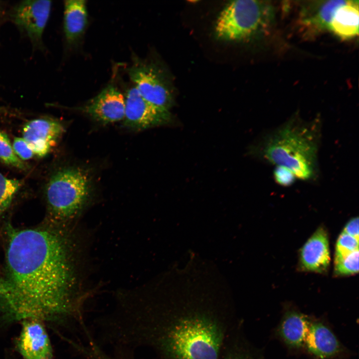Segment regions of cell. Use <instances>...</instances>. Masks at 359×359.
<instances>
[{
  "instance_id": "cell-7",
  "label": "cell",
  "mask_w": 359,
  "mask_h": 359,
  "mask_svg": "<svg viewBox=\"0 0 359 359\" xmlns=\"http://www.w3.org/2000/svg\"><path fill=\"white\" fill-rule=\"evenodd\" d=\"M124 126L142 130L170 123L172 120L170 111L160 109L145 100L134 86L125 96Z\"/></svg>"
},
{
  "instance_id": "cell-10",
  "label": "cell",
  "mask_w": 359,
  "mask_h": 359,
  "mask_svg": "<svg viewBox=\"0 0 359 359\" xmlns=\"http://www.w3.org/2000/svg\"><path fill=\"white\" fill-rule=\"evenodd\" d=\"M345 0H313L304 2L299 10L297 24L306 37H314L330 30L337 9Z\"/></svg>"
},
{
  "instance_id": "cell-19",
  "label": "cell",
  "mask_w": 359,
  "mask_h": 359,
  "mask_svg": "<svg viewBox=\"0 0 359 359\" xmlns=\"http://www.w3.org/2000/svg\"><path fill=\"white\" fill-rule=\"evenodd\" d=\"M218 359H263L241 337L237 329L226 340Z\"/></svg>"
},
{
  "instance_id": "cell-1",
  "label": "cell",
  "mask_w": 359,
  "mask_h": 359,
  "mask_svg": "<svg viewBox=\"0 0 359 359\" xmlns=\"http://www.w3.org/2000/svg\"><path fill=\"white\" fill-rule=\"evenodd\" d=\"M11 230L6 251L9 281L0 296L5 326L37 319L81 331L86 327L89 237L80 222Z\"/></svg>"
},
{
  "instance_id": "cell-24",
  "label": "cell",
  "mask_w": 359,
  "mask_h": 359,
  "mask_svg": "<svg viewBox=\"0 0 359 359\" xmlns=\"http://www.w3.org/2000/svg\"><path fill=\"white\" fill-rule=\"evenodd\" d=\"M273 175L275 182L283 186L291 185L294 183L296 178L291 171L280 166L275 167Z\"/></svg>"
},
{
  "instance_id": "cell-4",
  "label": "cell",
  "mask_w": 359,
  "mask_h": 359,
  "mask_svg": "<svg viewBox=\"0 0 359 359\" xmlns=\"http://www.w3.org/2000/svg\"><path fill=\"white\" fill-rule=\"evenodd\" d=\"M45 196L53 223L80 222L92 200L91 179L88 172L80 167L58 170L47 184Z\"/></svg>"
},
{
  "instance_id": "cell-9",
  "label": "cell",
  "mask_w": 359,
  "mask_h": 359,
  "mask_svg": "<svg viewBox=\"0 0 359 359\" xmlns=\"http://www.w3.org/2000/svg\"><path fill=\"white\" fill-rule=\"evenodd\" d=\"M43 323L37 319L20 322L16 348L22 359H54L52 345Z\"/></svg>"
},
{
  "instance_id": "cell-20",
  "label": "cell",
  "mask_w": 359,
  "mask_h": 359,
  "mask_svg": "<svg viewBox=\"0 0 359 359\" xmlns=\"http://www.w3.org/2000/svg\"><path fill=\"white\" fill-rule=\"evenodd\" d=\"M21 184L20 180L8 178L0 173V217L10 206Z\"/></svg>"
},
{
  "instance_id": "cell-13",
  "label": "cell",
  "mask_w": 359,
  "mask_h": 359,
  "mask_svg": "<svg viewBox=\"0 0 359 359\" xmlns=\"http://www.w3.org/2000/svg\"><path fill=\"white\" fill-rule=\"evenodd\" d=\"M330 261L329 238L326 231L319 228L308 239L301 249L300 262L306 271L323 273Z\"/></svg>"
},
{
  "instance_id": "cell-12",
  "label": "cell",
  "mask_w": 359,
  "mask_h": 359,
  "mask_svg": "<svg viewBox=\"0 0 359 359\" xmlns=\"http://www.w3.org/2000/svg\"><path fill=\"white\" fill-rule=\"evenodd\" d=\"M58 121L39 118L27 122L22 128V138L38 157L46 156L54 147L64 132Z\"/></svg>"
},
{
  "instance_id": "cell-2",
  "label": "cell",
  "mask_w": 359,
  "mask_h": 359,
  "mask_svg": "<svg viewBox=\"0 0 359 359\" xmlns=\"http://www.w3.org/2000/svg\"><path fill=\"white\" fill-rule=\"evenodd\" d=\"M157 296L144 287L117 291L115 305L98 318L102 343L148 347L162 359H218L236 329L228 307L204 299Z\"/></svg>"
},
{
  "instance_id": "cell-26",
  "label": "cell",
  "mask_w": 359,
  "mask_h": 359,
  "mask_svg": "<svg viewBox=\"0 0 359 359\" xmlns=\"http://www.w3.org/2000/svg\"><path fill=\"white\" fill-rule=\"evenodd\" d=\"M343 232L359 240V218H352L345 225Z\"/></svg>"
},
{
  "instance_id": "cell-25",
  "label": "cell",
  "mask_w": 359,
  "mask_h": 359,
  "mask_svg": "<svg viewBox=\"0 0 359 359\" xmlns=\"http://www.w3.org/2000/svg\"><path fill=\"white\" fill-rule=\"evenodd\" d=\"M12 146L15 155L22 161L30 159L34 155L32 150L22 137L15 138Z\"/></svg>"
},
{
  "instance_id": "cell-16",
  "label": "cell",
  "mask_w": 359,
  "mask_h": 359,
  "mask_svg": "<svg viewBox=\"0 0 359 359\" xmlns=\"http://www.w3.org/2000/svg\"><path fill=\"white\" fill-rule=\"evenodd\" d=\"M88 23L86 1L84 0L64 1L63 28L68 44L76 43L83 35Z\"/></svg>"
},
{
  "instance_id": "cell-23",
  "label": "cell",
  "mask_w": 359,
  "mask_h": 359,
  "mask_svg": "<svg viewBox=\"0 0 359 359\" xmlns=\"http://www.w3.org/2000/svg\"><path fill=\"white\" fill-rule=\"evenodd\" d=\"M357 250L359 240L343 231L336 242L335 257H343Z\"/></svg>"
},
{
  "instance_id": "cell-8",
  "label": "cell",
  "mask_w": 359,
  "mask_h": 359,
  "mask_svg": "<svg viewBox=\"0 0 359 359\" xmlns=\"http://www.w3.org/2000/svg\"><path fill=\"white\" fill-rule=\"evenodd\" d=\"M51 7L50 0L22 1L13 8L12 20L32 43H38L42 40Z\"/></svg>"
},
{
  "instance_id": "cell-18",
  "label": "cell",
  "mask_w": 359,
  "mask_h": 359,
  "mask_svg": "<svg viewBox=\"0 0 359 359\" xmlns=\"http://www.w3.org/2000/svg\"><path fill=\"white\" fill-rule=\"evenodd\" d=\"M111 350L106 351L94 340L81 346L78 354L85 359H140L133 354V350L128 348L114 346Z\"/></svg>"
},
{
  "instance_id": "cell-15",
  "label": "cell",
  "mask_w": 359,
  "mask_h": 359,
  "mask_svg": "<svg viewBox=\"0 0 359 359\" xmlns=\"http://www.w3.org/2000/svg\"><path fill=\"white\" fill-rule=\"evenodd\" d=\"M310 322L307 316L299 311H287L279 324L278 335L287 347L300 349L304 347Z\"/></svg>"
},
{
  "instance_id": "cell-27",
  "label": "cell",
  "mask_w": 359,
  "mask_h": 359,
  "mask_svg": "<svg viewBox=\"0 0 359 359\" xmlns=\"http://www.w3.org/2000/svg\"></svg>"
},
{
  "instance_id": "cell-17",
  "label": "cell",
  "mask_w": 359,
  "mask_h": 359,
  "mask_svg": "<svg viewBox=\"0 0 359 359\" xmlns=\"http://www.w3.org/2000/svg\"><path fill=\"white\" fill-rule=\"evenodd\" d=\"M359 1L346 0L336 11L330 30L343 39L359 34Z\"/></svg>"
},
{
  "instance_id": "cell-6",
  "label": "cell",
  "mask_w": 359,
  "mask_h": 359,
  "mask_svg": "<svg viewBox=\"0 0 359 359\" xmlns=\"http://www.w3.org/2000/svg\"><path fill=\"white\" fill-rule=\"evenodd\" d=\"M128 73L134 87L145 100L160 109L169 111L173 101L172 93L155 66L135 59Z\"/></svg>"
},
{
  "instance_id": "cell-14",
  "label": "cell",
  "mask_w": 359,
  "mask_h": 359,
  "mask_svg": "<svg viewBox=\"0 0 359 359\" xmlns=\"http://www.w3.org/2000/svg\"><path fill=\"white\" fill-rule=\"evenodd\" d=\"M304 347L319 359L334 358L343 350L341 344L331 329L318 321H311Z\"/></svg>"
},
{
  "instance_id": "cell-3",
  "label": "cell",
  "mask_w": 359,
  "mask_h": 359,
  "mask_svg": "<svg viewBox=\"0 0 359 359\" xmlns=\"http://www.w3.org/2000/svg\"><path fill=\"white\" fill-rule=\"evenodd\" d=\"M320 132L319 122L294 116L265 136L254 151L266 162L289 169L298 179L315 180Z\"/></svg>"
},
{
  "instance_id": "cell-11",
  "label": "cell",
  "mask_w": 359,
  "mask_h": 359,
  "mask_svg": "<svg viewBox=\"0 0 359 359\" xmlns=\"http://www.w3.org/2000/svg\"><path fill=\"white\" fill-rule=\"evenodd\" d=\"M125 109V96L112 84L108 85L85 105L76 108L103 124L123 120Z\"/></svg>"
},
{
  "instance_id": "cell-5",
  "label": "cell",
  "mask_w": 359,
  "mask_h": 359,
  "mask_svg": "<svg viewBox=\"0 0 359 359\" xmlns=\"http://www.w3.org/2000/svg\"><path fill=\"white\" fill-rule=\"evenodd\" d=\"M274 8L270 1L238 0L231 1L219 14L215 26L216 38L239 41L267 32L273 24Z\"/></svg>"
},
{
  "instance_id": "cell-22",
  "label": "cell",
  "mask_w": 359,
  "mask_h": 359,
  "mask_svg": "<svg viewBox=\"0 0 359 359\" xmlns=\"http://www.w3.org/2000/svg\"><path fill=\"white\" fill-rule=\"evenodd\" d=\"M358 272L359 250L343 257H335L334 273L336 275H352Z\"/></svg>"
},
{
  "instance_id": "cell-21",
  "label": "cell",
  "mask_w": 359,
  "mask_h": 359,
  "mask_svg": "<svg viewBox=\"0 0 359 359\" xmlns=\"http://www.w3.org/2000/svg\"><path fill=\"white\" fill-rule=\"evenodd\" d=\"M0 161L16 169L26 170L27 166L19 159L14 152L12 146L7 135L0 130Z\"/></svg>"
}]
</instances>
